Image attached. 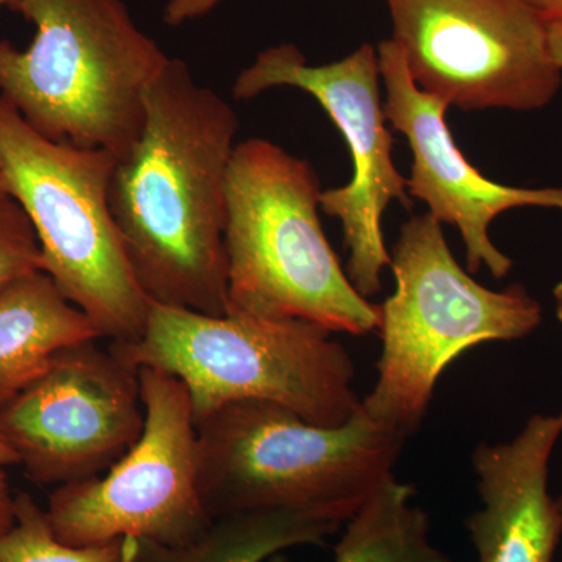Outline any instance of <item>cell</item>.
Here are the masks:
<instances>
[{"label":"cell","mask_w":562,"mask_h":562,"mask_svg":"<svg viewBox=\"0 0 562 562\" xmlns=\"http://www.w3.org/2000/svg\"><path fill=\"white\" fill-rule=\"evenodd\" d=\"M333 333L301 319L211 316L150 303L138 341L111 342L135 368L172 373L190 392L195 420L238 402H269L324 427L360 413L355 366Z\"/></svg>","instance_id":"obj_5"},{"label":"cell","mask_w":562,"mask_h":562,"mask_svg":"<svg viewBox=\"0 0 562 562\" xmlns=\"http://www.w3.org/2000/svg\"><path fill=\"white\" fill-rule=\"evenodd\" d=\"M414 487L394 476L346 522L335 562H450L430 541V517L413 505Z\"/></svg>","instance_id":"obj_16"},{"label":"cell","mask_w":562,"mask_h":562,"mask_svg":"<svg viewBox=\"0 0 562 562\" xmlns=\"http://www.w3.org/2000/svg\"><path fill=\"white\" fill-rule=\"evenodd\" d=\"M239 117L187 61L146 92L139 138L110 188L114 224L150 303L227 314V181Z\"/></svg>","instance_id":"obj_1"},{"label":"cell","mask_w":562,"mask_h":562,"mask_svg":"<svg viewBox=\"0 0 562 562\" xmlns=\"http://www.w3.org/2000/svg\"><path fill=\"white\" fill-rule=\"evenodd\" d=\"M211 519L290 509L346 524L387 479L406 439L360 413L339 427L277 403L238 402L195 420Z\"/></svg>","instance_id":"obj_4"},{"label":"cell","mask_w":562,"mask_h":562,"mask_svg":"<svg viewBox=\"0 0 562 562\" xmlns=\"http://www.w3.org/2000/svg\"><path fill=\"white\" fill-rule=\"evenodd\" d=\"M146 422L138 441L92 479L61 484L46 516L61 542L98 546L143 539L181 546L213 519L199 491V438L190 392L172 373L139 369Z\"/></svg>","instance_id":"obj_8"},{"label":"cell","mask_w":562,"mask_h":562,"mask_svg":"<svg viewBox=\"0 0 562 562\" xmlns=\"http://www.w3.org/2000/svg\"><path fill=\"white\" fill-rule=\"evenodd\" d=\"M92 339H102L98 328L46 272L0 290V409L35 382L58 351Z\"/></svg>","instance_id":"obj_14"},{"label":"cell","mask_w":562,"mask_h":562,"mask_svg":"<svg viewBox=\"0 0 562 562\" xmlns=\"http://www.w3.org/2000/svg\"><path fill=\"white\" fill-rule=\"evenodd\" d=\"M266 562H290L286 560V557H283V554L279 553L276 554V557L269 558Z\"/></svg>","instance_id":"obj_24"},{"label":"cell","mask_w":562,"mask_h":562,"mask_svg":"<svg viewBox=\"0 0 562 562\" xmlns=\"http://www.w3.org/2000/svg\"><path fill=\"white\" fill-rule=\"evenodd\" d=\"M554 303H557V316L562 322V281L554 286L553 290Z\"/></svg>","instance_id":"obj_23"},{"label":"cell","mask_w":562,"mask_h":562,"mask_svg":"<svg viewBox=\"0 0 562 562\" xmlns=\"http://www.w3.org/2000/svg\"><path fill=\"white\" fill-rule=\"evenodd\" d=\"M20 465V457L0 432V535L16 522V495L11 494L9 479L3 469Z\"/></svg>","instance_id":"obj_19"},{"label":"cell","mask_w":562,"mask_h":562,"mask_svg":"<svg viewBox=\"0 0 562 562\" xmlns=\"http://www.w3.org/2000/svg\"><path fill=\"white\" fill-rule=\"evenodd\" d=\"M224 0H168L162 10V22L169 27H180L210 14Z\"/></svg>","instance_id":"obj_20"},{"label":"cell","mask_w":562,"mask_h":562,"mask_svg":"<svg viewBox=\"0 0 562 562\" xmlns=\"http://www.w3.org/2000/svg\"><path fill=\"white\" fill-rule=\"evenodd\" d=\"M522 2L541 13L547 20L562 16V0H522Z\"/></svg>","instance_id":"obj_22"},{"label":"cell","mask_w":562,"mask_h":562,"mask_svg":"<svg viewBox=\"0 0 562 562\" xmlns=\"http://www.w3.org/2000/svg\"><path fill=\"white\" fill-rule=\"evenodd\" d=\"M313 166L279 144H236L227 181V314L301 319L364 336L382 314L355 290L333 250Z\"/></svg>","instance_id":"obj_3"},{"label":"cell","mask_w":562,"mask_h":562,"mask_svg":"<svg viewBox=\"0 0 562 562\" xmlns=\"http://www.w3.org/2000/svg\"><path fill=\"white\" fill-rule=\"evenodd\" d=\"M391 268L395 291L380 305L379 379L361 401V413L408 439L458 357L480 344L531 335L541 325L542 306L522 284L492 291L473 280L430 213L402 225Z\"/></svg>","instance_id":"obj_6"},{"label":"cell","mask_w":562,"mask_h":562,"mask_svg":"<svg viewBox=\"0 0 562 562\" xmlns=\"http://www.w3.org/2000/svg\"><path fill=\"white\" fill-rule=\"evenodd\" d=\"M379 52L362 44L349 57L310 66L294 44L260 52L233 85L236 101H250L272 88H297L312 94L341 131L353 161V177L342 188L322 191L321 210L341 221L349 249L347 276L369 299L382 291L383 269L391 266L382 217L392 201L408 205L406 179L392 160L391 132L380 94Z\"/></svg>","instance_id":"obj_10"},{"label":"cell","mask_w":562,"mask_h":562,"mask_svg":"<svg viewBox=\"0 0 562 562\" xmlns=\"http://www.w3.org/2000/svg\"><path fill=\"white\" fill-rule=\"evenodd\" d=\"M38 271L41 249L31 220L14 199L0 195V290Z\"/></svg>","instance_id":"obj_18"},{"label":"cell","mask_w":562,"mask_h":562,"mask_svg":"<svg viewBox=\"0 0 562 562\" xmlns=\"http://www.w3.org/2000/svg\"><path fill=\"white\" fill-rule=\"evenodd\" d=\"M547 24H549L550 52H552L554 63L562 70V16L547 20Z\"/></svg>","instance_id":"obj_21"},{"label":"cell","mask_w":562,"mask_h":562,"mask_svg":"<svg viewBox=\"0 0 562 562\" xmlns=\"http://www.w3.org/2000/svg\"><path fill=\"white\" fill-rule=\"evenodd\" d=\"M557 503H558V506H560V512L562 514V495L560 498H558Z\"/></svg>","instance_id":"obj_27"},{"label":"cell","mask_w":562,"mask_h":562,"mask_svg":"<svg viewBox=\"0 0 562 562\" xmlns=\"http://www.w3.org/2000/svg\"><path fill=\"white\" fill-rule=\"evenodd\" d=\"M117 157L32 128L0 98V177L31 220L46 272L101 338L138 341L150 301L114 224L110 188Z\"/></svg>","instance_id":"obj_7"},{"label":"cell","mask_w":562,"mask_h":562,"mask_svg":"<svg viewBox=\"0 0 562 562\" xmlns=\"http://www.w3.org/2000/svg\"><path fill=\"white\" fill-rule=\"evenodd\" d=\"M132 539L72 547L52 530L46 512L32 495L16 494V522L0 535V562H128Z\"/></svg>","instance_id":"obj_17"},{"label":"cell","mask_w":562,"mask_h":562,"mask_svg":"<svg viewBox=\"0 0 562 562\" xmlns=\"http://www.w3.org/2000/svg\"><path fill=\"white\" fill-rule=\"evenodd\" d=\"M9 9L35 36L25 49L0 40V98L49 139L125 157L171 57L124 0H13Z\"/></svg>","instance_id":"obj_2"},{"label":"cell","mask_w":562,"mask_h":562,"mask_svg":"<svg viewBox=\"0 0 562 562\" xmlns=\"http://www.w3.org/2000/svg\"><path fill=\"white\" fill-rule=\"evenodd\" d=\"M0 195H9L5 191V184H3L2 177H0Z\"/></svg>","instance_id":"obj_25"},{"label":"cell","mask_w":562,"mask_h":562,"mask_svg":"<svg viewBox=\"0 0 562 562\" xmlns=\"http://www.w3.org/2000/svg\"><path fill=\"white\" fill-rule=\"evenodd\" d=\"M422 91L464 111L541 110L562 83L547 18L522 0H386Z\"/></svg>","instance_id":"obj_9"},{"label":"cell","mask_w":562,"mask_h":562,"mask_svg":"<svg viewBox=\"0 0 562 562\" xmlns=\"http://www.w3.org/2000/svg\"><path fill=\"white\" fill-rule=\"evenodd\" d=\"M11 3H13V0H0V9H2V7H7V9H9Z\"/></svg>","instance_id":"obj_26"},{"label":"cell","mask_w":562,"mask_h":562,"mask_svg":"<svg viewBox=\"0 0 562 562\" xmlns=\"http://www.w3.org/2000/svg\"><path fill=\"white\" fill-rule=\"evenodd\" d=\"M342 524L290 509H260L214 519L181 546L132 539L128 562H266L292 547L322 546Z\"/></svg>","instance_id":"obj_15"},{"label":"cell","mask_w":562,"mask_h":562,"mask_svg":"<svg viewBox=\"0 0 562 562\" xmlns=\"http://www.w3.org/2000/svg\"><path fill=\"white\" fill-rule=\"evenodd\" d=\"M562 435V409L535 414L512 442L476 447L483 508L465 520L479 562H553L562 514L549 494V468Z\"/></svg>","instance_id":"obj_13"},{"label":"cell","mask_w":562,"mask_h":562,"mask_svg":"<svg viewBox=\"0 0 562 562\" xmlns=\"http://www.w3.org/2000/svg\"><path fill=\"white\" fill-rule=\"evenodd\" d=\"M146 422L139 369L98 339L63 349L0 409V432L33 483L81 482L109 471Z\"/></svg>","instance_id":"obj_11"},{"label":"cell","mask_w":562,"mask_h":562,"mask_svg":"<svg viewBox=\"0 0 562 562\" xmlns=\"http://www.w3.org/2000/svg\"><path fill=\"white\" fill-rule=\"evenodd\" d=\"M376 52L386 88L384 114L413 151L408 195L424 202L436 221L458 228L469 272L484 266L494 279H505L514 262L491 241L492 221L519 206L562 211V188H516L484 177L454 143L446 121L449 105L414 83L401 47L387 40Z\"/></svg>","instance_id":"obj_12"}]
</instances>
